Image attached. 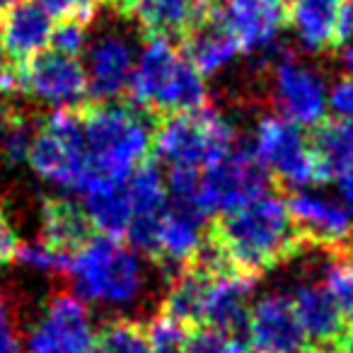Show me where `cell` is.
I'll use <instances>...</instances> for the list:
<instances>
[{
    "label": "cell",
    "instance_id": "3957f363",
    "mask_svg": "<svg viewBox=\"0 0 353 353\" xmlns=\"http://www.w3.org/2000/svg\"><path fill=\"white\" fill-rule=\"evenodd\" d=\"M126 99L157 121L170 114L203 109L208 90L203 75L172 41L143 39V51L136 56Z\"/></svg>",
    "mask_w": 353,
    "mask_h": 353
},
{
    "label": "cell",
    "instance_id": "83f0119b",
    "mask_svg": "<svg viewBox=\"0 0 353 353\" xmlns=\"http://www.w3.org/2000/svg\"><path fill=\"white\" fill-rule=\"evenodd\" d=\"M327 288L334 295L346 324H353V259L334 261L327 271Z\"/></svg>",
    "mask_w": 353,
    "mask_h": 353
},
{
    "label": "cell",
    "instance_id": "ab89813d",
    "mask_svg": "<svg viewBox=\"0 0 353 353\" xmlns=\"http://www.w3.org/2000/svg\"><path fill=\"white\" fill-rule=\"evenodd\" d=\"M343 65H346L348 78H353V46H348V49L343 51Z\"/></svg>",
    "mask_w": 353,
    "mask_h": 353
},
{
    "label": "cell",
    "instance_id": "5bb4252c",
    "mask_svg": "<svg viewBox=\"0 0 353 353\" xmlns=\"http://www.w3.org/2000/svg\"><path fill=\"white\" fill-rule=\"evenodd\" d=\"M126 194L131 203V223L123 237H128L133 250L150 259L155 250L157 228L170 203L165 174L152 157L143 162L138 170H133V174L126 179Z\"/></svg>",
    "mask_w": 353,
    "mask_h": 353
},
{
    "label": "cell",
    "instance_id": "30bf717a",
    "mask_svg": "<svg viewBox=\"0 0 353 353\" xmlns=\"http://www.w3.org/2000/svg\"><path fill=\"white\" fill-rule=\"evenodd\" d=\"M15 78L20 92L56 109H78L90 97L88 73L80 59L54 49H44L15 68Z\"/></svg>",
    "mask_w": 353,
    "mask_h": 353
},
{
    "label": "cell",
    "instance_id": "9c48e42d",
    "mask_svg": "<svg viewBox=\"0 0 353 353\" xmlns=\"http://www.w3.org/2000/svg\"><path fill=\"white\" fill-rule=\"evenodd\" d=\"M285 199L305 250L317 247L332 261L353 259V211L322 194L293 192Z\"/></svg>",
    "mask_w": 353,
    "mask_h": 353
},
{
    "label": "cell",
    "instance_id": "ba28073f",
    "mask_svg": "<svg viewBox=\"0 0 353 353\" xmlns=\"http://www.w3.org/2000/svg\"><path fill=\"white\" fill-rule=\"evenodd\" d=\"M85 300L68 290L54 293L27 332V353H97Z\"/></svg>",
    "mask_w": 353,
    "mask_h": 353
},
{
    "label": "cell",
    "instance_id": "7402d4cb",
    "mask_svg": "<svg viewBox=\"0 0 353 353\" xmlns=\"http://www.w3.org/2000/svg\"><path fill=\"white\" fill-rule=\"evenodd\" d=\"M310 152L314 160V182L341 179L353 167V121L343 117H324L312 123Z\"/></svg>",
    "mask_w": 353,
    "mask_h": 353
},
{
    "label": "cell",
    "instance_id": "6da1fadb",
    "mask_svg": "<svg viewBox=\"0 0 353 353\" xmlns=\"http://www.w3.org/2000/svg\"><path fill=\"white\" fill-rule=\"evenodd\" d=\"M203 247L221 266L254 281L305 250L285 199L271 192L240 208L216 213L206 225Z\"/></svg>",
    "mask_w": 353,
    "mask_h": 353
},
{
    "label": "cell",
    "instance_id": "7c38bea8",
    "mask_svg": "<svg viewBox=\"0 0 353 353\" xmlns=\"http://www.w3.org/2000/svg\"><path fill=\"white\" fill-rule=\"evenodd\" d=\"M271 94L281 112L279 117L288 119L298 126H312L319 119L327 117L324 78L290 51H285L274 63Z\"/></svg>",
    "mask_w": 353,
    "mask_h": 353
},
{
    "label": "cell",
    "instance_id": "484cf974",
    "mask_svg": "<svg viewBox=\"0 0 353 353\" xmlns=\"http://www.w3.org/2000/svg\"><path fill=\"white\" fill-rule=\"evenodd\" d=\"M94 343H97V353H150L148 324L141 319H107L99 327Z\"/></svg>",
    "mask_w": 353,
    "mask_h": 353
},
{
    "label": "cell",
    "instance_id": "d4e9b609",
    "mask_svg": "<svg viewBox=\"0 0 353 353\" xmlns=\"http://www.w3.org/2000/svg\"><path fill=\"white\" fill-rule=\"evenodd\" d=\"M346 0H293L288 8L290 25L307 51L334 49V32Z\"/></svg>",
    "mask_w": 353,
    "mask_h": 353
},
{
    "label": "cell",
    "instance_id": "d6986e66",
    "mask_svg": "<svg viewBox=\"0 0 353 353\" xmlns=\"http://www.w3.org/2000/svg\"><path fill=\"white\" fill-rule=\"evenodd\" d=\"M290 303L298 314V322L307 339V346H314L319 351H327L336 343V339L348 327L339 310L334 295L329 293L324 281H307L298 285L290 295Z\"/></svg>",
    "mask_w": 353,
    "mask_h": 353
},
{
    "label": "cell",
    "instance_id": "e575fe53",
    "mask_svg": "<svg viewBox=\"0 0 353 353\" xmlns=\"http://www.w3.org/2000/svg\"><path fill=\"white\" fill-rule=\"evenodd\" d=\"M329 102H332L334 112L343 119H351L353 121V78H343L334 85L332 94H329Z\"/></svg>",
    "mask_w": 353,
    "mask_h": 353
},
{
    "label": "cell",
    "instance_id": "f546056e",
    "mask_svg": "<svg viewBox=\"0 0 353 353\" xmlns=\"http://www.w3.org/2000/svg\"><path fill=\"white\" fill-rule=\"evenodd\" d=\"M148 336H150V353H187L184 351V332L179 324H174L170 317L157 312L152 319H148Z\"/></svg>",
    "mask_w": 353,
    "mask_h": 353
},
{
    "label": "cell",
    "instance_id": "d590c367",
    "mask_svg": "<svg viewBox=\"0 0 353 353\" xmlns=\"http://www.w3.org/2000/svg\"><path fill=\"white\" fill-rule=\"evenodd\" d=\"M17 90V78H15V65L10 63L6 49L0 44V94H10Z\"/></svg>",
    "mask_w": 353,
    "mask_h": 353
},
{
    "label": "cell",
    "instance_id": "8992f818",
    "mask_svg": "<svg viewBox=\"0 0 353 353\" xmlns=\"http://www.w3.org/2000/svg\"><path fill=\"white\" fill-rule=\"evenodd\" d=\"M27 162L44 182L83 192L90 179V162L75 109H56L37 126Z\"/></svg>",
    "mask_w": 353,
    "mask_h": 353
},
{
    "label": "cell",
    "instance_id": "d6a6232c",
    "mask_svg": "<svg viewBox=\"0 0 353 353\" xmlns=\"http://www.w3.org/2000/svg\"><path fill=\"white\" fill-rule=\"evenodd\" d=\"M85 27L88 25L75 22V20L61 22V25L54 27V32H51L49 46L54 51H59V54L75 56V59H78L85 51V46H88V30H85Z\"/></svg>",
    "mask_w": 353,
    "mask_h": 353
},
{
    "label": "cell",
    "instance_id": "74e56055",
    "mask_svg": "<svg viewBox=\"0 0 353 353\" xmlns=\"http://www.w3.org/2000/svg\"><path fill=\"white\" fill-rule=\"evenodd\" d=\"M104 3H107V6L121 17H131L133 8L138 6V0H104Z\"/></svg>",
    "mask_w": 353,
    "mask_h": 353
},
{
    "label": "cell",
    "instance_id": "5b68a950",
    "mask_svg": "<svg viewBox=\"0 0 353 353\" xmlns=\"http://www.w3.org/2000/svg\"><path fill=\"white\" fill-rule=\"evenodd\" d=\"M232 148V126L228 119L208 107L157 119L152 131V157L165 162L167 170H187L201 174Z\"/></svg>",
    "mask_w": 353,
    "mask_h": 353
},
{
    "label": "cell",
    "instance_id": "603a6c76",
    "mask_svg": "<svg viewBox=\"0 0 353 353\" xmlns=\"http://www.w3.org/2000/svg\"><path fill=\"white\" fill-rule=\"evenodd\" d=\"M179 51H182L184 59H187L203 78L223 70L237 54H240L232 34L223 27V22L213 15V3H211V12L179 41Z\"/></svg>",
    "mask_w": 353,
    "mask_h": 353
},
{
    "label": "cell",
    "instance_id": "4316f807",
    "mask_svg": "<svg viewBox=\"0 0 353 353\" xmlns=\"http://www.w3.org/2000/svg\"><path fill=\"white\" fill-rule=\"evenodd\" d=\"M184 351L187 353H254L250 343L240 341L235 334L221 332V329L199 327L187 332L184 336Z\"/></svg>",
    "mask_w": 353,
    "mask_h": 353
},
{
    "label": "cell",
    "instance_id": "44dd1931",
    "mask_svg": "<svg viewBox=\"0 0 353 353\" xmlns=\"http://www.w3.org/2000/svg\"><path fill=\"white\" fill-rule=\"evenodd\" d=\"M39 221H41L39 242H44L49 250L59 252L63 256H73L75 252L83 250L97 235V230H94L85 208L63 196H46L41 201Z\"/></svg>",
    "mask_w": 353,
    "mask_h": 353
},
{
    "label": "cell",
    "instance_id": "52a82bcc",
    "mask_svg": "<svg viewBox=\"0 0 353 353\" xmlns=\"http://www.w3.org/2000/svg\"><path fill=\"white\" fill-rule=\"evenodd\" d=\"M271 184L274 179L256 152L235 145L228 155L201 172L199 201L208 216H216L269 194Z\"/></svg>",
    "mask_w": 353,
    "mask_h": 353
},
{
    "label": "cell",
    "instance_id": "e0dca14e",
    "mask_svg": "<svg viewBox=\"0 0 353 353\" xmlns=\"http://www.w3.org/2000/svg\"><path fill=\"white\" fill-rule=\"evenodd\" d=\"M254 283V279L235 274L225 266H213L206 283V293H203L201 327L221 329L228 334H235L237 329L245 327L252 307L250 298Z\"/></svg>",
    "mask_w": 353,
    "mask_h": 353
},
{
    "label": "cell",
    "instance_id": "8d00e7d4",
    "mask_svg": "<svg viewBox=\"0 0 353 353\" xmlns=\"http://www.w3.org/2000/svg\"><path fill=\"white\" fill-rule=\"evenodd\" d=\"M329 353H353V324H348V327L343 329V334L336 339V343L329 348Z\"/></svg>",
    "mask_w": 353,
    "mask_h": 353
},
{
    "label": "cell",
    "instance_id": "4dcf8cb0",
    "mask_svg": "<svg viewBox=\"0 0 353 353\" xmlns=\"http://www.w3.org/2000/svg\"><path fill=\"white\" fill-rule=\"evenodd\" d=\"M37 3L44 8V12L51 20H75L90 25L104 0H37Z\"/></svg>",
    "mask_w": 353,
    "mask_h": 353
},
{
    "label": "cell",
    "instance_id": "8fae6325",
    "mask_svg": "<svg viewBox=\"0 0 353 353\" xmlns=\"http://www.w3.org/2000/svg\"><path fill=\"white\" fill-rule=\"evenodd\" d=\"M252 150L279 187H305L314 182L312 152L298 123L283 117H264L256 126Z\"/></svg>",
    "mask_w": 353,
    "mask_h": 353
},
{
    "label": "cell",
    "instance_id": "1f68e13d",
    "mask_svg": "<svg viewBox=\"0 0 353 353\" xmlns=\"http://www.w3.org/2000/svg\"><path fill=\"white\" fill-rule=\"evenodd\" d=\"M20 310L17 303L6 293L0 290V353H20Z\"/></svg>",
    "mask_w": 353,
    "mask_h": 353
},
{
    "label": "cell",
    "instance_id": "836d02e7",
    "mask_svg": "<svg viewBox=\"0 0 353 353\" xmlns=\"http://www.w3.org/2000/svg\"><path fill=\"white\" fill-rule=\"evenodd\" d=\"M17 247H20V237H17L15 228H12L6 203L0 201V266L8 264V261H15Z\"/></svg>",
    "mask_w": 353,
    "mask_h": 353
},
{
    "label": "cell",
    "instance_id": "9a60e30c",
    "mask_svg": "<svg viewBox=\"0 0 353 353\" xmlns=\"http://www.w3.org/2000/svg\"><path fill=\"white\" fill-rule=\"evenodd\" d=\"M247 336L254 353H300L307 346L290 295H266L247 314Z\"/></svg>",
    "mask_w": 353,
    "mask_h": 353
},
{
    "label": "cell",
    "instance_id": "7bdbcfd3",
    "mask_svg": "<svg viewBox=\"0 0 353 353\" xmlns=\"http://www.w3.org/2000/svg\"><path fill=\"white\" fill-rule=\"evenodd\" d=\"M348 3H351V6H353V0H348Z\"/></svg>",
    "mask_w": 353,
    "mask_h": 353
},
{
    "label": "cell",
    "instance_id": "2e32d148",
    "mask_svg": "<svg viewBox=\"0 0 353 353\" xmlns=\"http://www.w3.org/2000/svg\"><path fill=\"white\" fill-rule=\"evenodd\" d=\"M136 51L126 34L107 30L88 49V85L92 99H123L131 83Z\"/></svg>",
    "mask_w": 353,
    "mask_h": 353
},
{
    "label": "cell",
    "instance_id": "60d3db41",
    "mask_svg": "<svg viewBox=\"0 0 353 353\" xmlns=\"http://www.w3.org/2000/svg\"><path fill=\"white\" fill-rule=\"evenodd\" d=\"M15 3H17V0H0V17L6 15L8 8H12V6H15Z\"/></svg>",
    "mask_w": 353,
    "mask_h": 353
},
{
    "label": "cell",
    "instance_id": "cb8c5ba5",
    "mask_svg": "<svg viewBox=\"0 0 353 353\" xmlns=\"http://www.w3.org/2000/svg\"><path fill=\"white\" fill-rule=\"evenodd\" d=\"M80 194L85 199L83 208L92 221L94 230L121 240L128 230V223H131L126 182H92Z\"/></svg>",
    "mask_w": 353,
    "mask_h": 353
},
{
    "label": "cell",
    "instance_id": "277c9868",
    "mask_svg": "<svg viewBox=\"0 0 353 353\" xmlns=\"http://www.w3.org/2000/svg\"><path fill=\"white\" fill-rule=\"evenodd\" d=\"M78 298L99 305H133L145 288L138 252L117 237L94 235L68 261Z\"/></svg>",
    "mask_w": 353,
    "mask_h": 353
},
{
    "label": "cell",
    "instance_id": "b9f144b4",
    "mask_svg": "<svg viewBox=\"0 0 353 353\" xmlns=\"http://www.w3.org/2000/svg\"><path fill=\"white\" fill-rule=\"evenodd\" d=\"M281 3H283L285 8H290V6H293V0H281Z\"/></svg>",
    "mask_w": 353,
    "mask_h": 353
},
{
    "label": "cell",
    "instance_id": "ffe728a7",
    "mask_svg": "<svg viewBox=\"0 0 353 353\" xmlns=\"http://www.w3.org/2000/svg\"><path fill=\"white\" fill-rule=\"evenodd\" d=\"M213 0H138L133 15L143 39L182 41L211 12Z\"/></svg>",
    "mask_w": 353,
    "mask_h": 353
},
{
    "label": "cell",
    "instance_id": "4fadbf2b",
    "mask_svg": "<svg viewBox=\"0 0 353 353\" xmlns=\"http://www.w3.org/2000/svg\"><path fill=\"white\" fill-rule=\"evenodd\" d=\"M213 15L245 54L269 49L290 25L288 8L281 0H213Z\"/></svg>",
    "mask_w": 353,
    "mask_h": 353
},
{
    "label": "cell",
    "instance_id": "ac0fdd59",
    "mask_svg": "<svg viewBox=\"0 0 353 353\" xmlns=\"http://www.w3.org/2000/svg\"><path fill=\"white\" fill-rule=\"evenodd\" d=\"M54 22L37 0H17L0 17V44L15 68L49 46Z\"/></svg>",
    "mask_w": 353,
    "mask_h": 353
},
{
    "label": "cell",
    "instance_id": "f1b7e54d",
    "mask_svg": "<svg viewBox=\"0 0 353 353\" xmlns=\"http://www.w3.org/2000/svg\"><path fill=\"white\" fill-rule=\"evenodd\" d=\"M15 259L30 269L44 271V274H65L68 271L70 256H63L59 252L49 250L44 242H20Z\"/></svg>",
    "mask_w": 353,
    "mask_h": 353
},
{
    "label": "cell",
    "instance_id": "f35d334b",
    "mask_svg": "<svg viewBox=\"0 0 353 353\" xmlns=\"http://www.w3.org/2000/svg\"><path fill=\"white\" fill-rule=\"evenodd\" d=\"M341 182V196H343V201H346V206L353 211V167L346 172V174L339 179Z\"/></svg>",
    "mask_w": 353,
    "mask_h": 353
},
{
    "label": "cell",
    "instance_id": "7a4b0ae2",
    "mask_svg": "<svg viewBox=\"0 0 353 353\" xmlns=\"http://www.w3.org/2000/svg\"><path fill=\"white\" fill-rule=\"evenodd\" d=\"M75 112L83 126L90 162L85 189L92 182H126L133 170L152 157L155 119L126 97L88 99Z\"/></svg>",
    "mask_w": 353,
    "mask_h": 353
}]
</instances>
